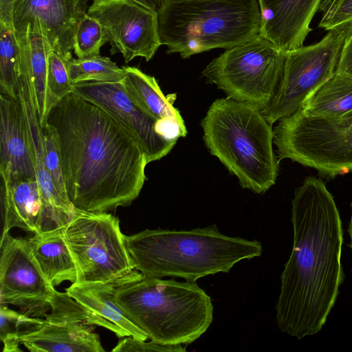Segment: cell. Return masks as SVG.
<instances>
[{
    "mask_svg": "<svg viewBox=\"0 0 352 352\" xmlns=\"http://www.w3.org/2000/svg\"><path fill=\"white\" fill-rule=\"evenodd\" d=\"M0 304L12 305L27 316L44 317L56 290L35 260L28 238L8 233L0 240Z\"/></svg>",
    "mask_w": 352,
    "mask_h": 352,
    "instance_id": "cell-12",
    "label": "cell"
},
{
    "mask_svg": "<svg viewBox=\"0 0 352 352\" xmlns=\"http://www.w3.org/2000/svg\"><path fill=\"white\" fill-rule=\"evenodd\" d=\"M0 338L3 344V352H21V338L36 330L43 319L27 316L21 311L9 309L0 304Z\"/></svg>",
    "mask_w": 352,
    "mask_h": 352,
    "instance_id": "cell-27",
    "label": "cell"
},
{
    "mask_svg": "<svg viewBox=\"0 0 352 352\" xmlns=\"http://www.w3.org/2000/svg\"><path fill=\"white\" fill-rule=\"evenodd\" d=\"M69 60L52 50L49 52L47 87L51 109L66 96L72 93L73 82L69 72Z\"/></svg>",
    "mask_w": 352,
    "mask_h": 352,
    "instance_id": "cell-29",
    "label": "cell"
},
{
    "mask_svg": "<svg viewBox=\"0 0 352 352\" xmlns=\"http://www.w3.org/2000/svg\"><path fill=\"white\" fill-rule=\"evenodd\" d=\"M348 232L350 236V243L348 245L349 247L352 250V204H351V215L348 228Z\"/></svg>",
    "mask_w": 352,
    "mask_h": 352,
    "instance_id": "cell-36",
    "label": "cell"
},
{
    "mask_svg": "<svg viewBox=\"0 0 352 352\" xmlns=\"http://www.w3.org/2000/svg\"><path fill=\"white\" fill-rule=\"evenodd\" d=\"M67 195L87 212L113 211L140 195L148 164L137 140L109 114L74 93L50 111Z\"/></svg>",
    "mask_w": 352,
    "mask_h": 352,
    "instance_id": "cell-1",
    "label": "cell"
},
{
    "mask_svg": "<svg viewBox=\"0 0 352 352\" xmlns=\"http://www.w3.org/2000/svg\"><path fill=\"white\" fill-rule=\"evenodd\" d=\"M1 236L13 228L34 234L42 231L43 204L36 180H1Z\"/></svg>",
    "mask_w": 352,
    "mask_h": 352,
    "instance_id": "cell-19",
    "label": "cell"
},
{
    "mask_svg": "<svg viewBox=\"0 0 352 352\" xmlns=\"http://www.w3.org/2000/svg\"><path fill=\"white\" fill-rule=\"evenodd\" d=\"M75 95L105 111L140 144L147 162L166 156L176 142H169L155 131L157 120L131 100L121 82H85L73 84Z\"/></svg>",
    "mask_w": 352,
    "mask_h": 352,
    "instance_id": "cell-14",
    "label": "cell"
},
{
    "mask_svg": "<svg viewBox=\"0 0 352 352\" xmlns=\"http://www.w3.org/2000/svg\"><path fill=\"white\" fill-rule=\"evenodd\" d=\"M300 109L309 117L327 120L338 119L352 111V76L335 73Z\"/></svg>",
    "mask_w": 352,
    "mask_h": 352,
    "instance_id": "cell-24",
    "label": "cell"
},
{
    "mask_svg": "<svg viewBox=\"0 0 352 352\" xmlns=\"http://www.w3.org/2000/svg\"><path fill=\"white\" fill-rule=\"evenodd\" d=\"M285 56V52L258 34L226 50L205 67L202 76L227 97L263 109L279 85Z\"/></svg>",
    "mask_w": 352,
    "mask_h": 352,
    "instance_id": "cell-8",
    "label": "cell"
},
{
    "mask_svg": "<svg viewBox=\"0 0 352 352\" xmlns=\"http://www.w3.org/2000/svg\"><path fill=\"white\" fill-rule=\"evenodd\" d=\"M87 14L105 30L111 55L120 53L126 63L149 61L162 45L157 13L133 0H93Z\"/></svg>",
    "mask_w": 352,
    "mask_h": 352,
    "instance_id": "cell-13",
    "label": "cell"
},
{
    "mask_svg": "<svg viewBox=\"0 0 352 352\" xmlns=\"http://www.w3.org/2000/svg\"><path fill=\"white\" fill-rule=\"evenodd\" d=\"M125 76L122 82L133 102L155 120L172 118L184 121L174 107L175 94L164 96L154 76L144 73L138 67H122Z\"/></svg>",
    "mask_w": 352,
    "mask_h": 352,
    "instance_id": "cell-23",
    "label": "cell"
},
{
    "mask_svg": "<svg viewBox=\"0 0 352 352\" xmlns=\"http://www.w3.org/2000/svg\"><path fill=\"white\" fill-rule=\"evenodd\" d=\"M0 175L6 182L36 180L19 100L3 94H0Z\"/></svg>",
    "mask_w": 352,
    "mask_h": 352,
    "instance_id": "cell-18",
    "label": "cell"
},
{
    "mask_svg": "<svg viewBox=\"0 0 352 352\" xmlns=\"http://www.w3.org/2000/svg\"><path fill=\"white\" fill-rule=\"evenodd\" d=\"M109 42L105 30L100 23L87 14L78 25L74 44L77 58L100 55V48Z\"/></svg>",
    "mask_w": 352,
    "mask_h": 352,
    "instance_id": "cell-28",
    "label": "cell"
},
{
    "mask_svg": "<svg viewBox=\"0 0 352 352\" xmlns=\"http://www.w3.org/2000/svg\"><path fill=\"white\" fill-rule=\"evenodd\" d=\"M115 281L72 283L65 292L102 318L120 328L126 336L146 341V333L136 326L113 300Z\"/></svg>",
    "mask_w": 352,
    "mask_h": 352,
    "instance_id": "cell-22",
    "label": "cell"
},
{
    "mask_svg": "<svg viewBox=\"0 0 352 352\" xmlns=\"http://www.w3.org/2000/svg\"><path fill=\"white\" fill-rule=\"evenodd\" d=\"M318 10L320 28L346 35L352 30V0H322Z\"/></svg>",
    "mask_w": 352,
    "mask_h": 352,
    "instance_id": "cell-31",
    "label": "cell"
},
{
    "mask_svg": "<svg viewBox=\"0 0 352 352\" xmlns=\"http://www.w3.org/2000/svg\"><path fill=\"white\" fill-rule=\"evenodd\" d=\"M15 35L19 49L20 67L34 87L38 120L43 126L52 109L47 87V58L50 47L38 28H28L22 32H15Z\"/></svg>",
    "mask_w": 352,
    "mask_h": 352,
    "instance_id": "cell-20",
    "label": "cell"
},
{
    "mask_svg": "<svg viewBox=\"0 0 352 352\" xmlns=\"http://www.w3.org/2000/svg\"><path fill=\"white\" fill-rule=\"evenodd\" d=\"M336 73L352 76V30L346 35Z\"/></svg>",
    "mask_w": 352,
    "mask_h": 352,
    "instance_id": "cell-33",
    "label": "cell"
},
{
    "mask_svg": "<svg viewBox=\"0 0 352 352\" xmlns=\"http://www.w3.org/2000/svg\"><path fill=\"white\" fill-rule=\"evenodd\" d=\"M186 346L182 345H162L153 341L146 342L135 339L131 336H126L120 339L116 346L112 349L113 352H181L186 351Z\"/></svg>",
    "mask_w": 352,
    "mask_h": 352,
    "instance_id": "cell-32",
    "label": "cell"
},
{
    "mask_svg": "<svg viewBox=\"0 0 352 352\" xmlns=\"http://www.w3.org/2000/svg\"><path fill=\"white\" fill-rule=\"evenodd\" d=\"M293 249L280 275L276 305L279 329L301 339L320 331L343 282V230L324 182L306 177L292 201Z\"/></svg>",
    "mask_w": 352,
    "mask_h": 352,
    "instance_id": "cell-2",
    "label": "cell"
},
{
    "mask_svg": "<svg viewBox=\"0 0 352 352\" xmlns=\"http://www.w3.org/2000/svg\"><path fill=\"white\" fill-rule=\"evenodd\" d=\"M113 300L151 341L187 345L213 320L211 298L196 281L146 276L135 269L115 280Z\"/></svg>",
    "mask_w": 352,
    "mask_h": 352,
    "instance_id": "cell-4",
    "label": "cell"
},
{
    "mask_svg": "<svg viewBox=\"0 0 352 352\" xmlns=\"http://www.w3.org/2000/svg\"><path fill=\"white\" fill-rule=\"evenodd\" d=\"M14 2V0H0V22L12 28Z\"/></svg>",
    "mask_w": 352,
    "mask_h": 352,
    "instance_id": "cell-34",
    "label": "cell"
},
{
    "mask_svg": "<svg viewBox=\"0 0 352 352\" xmlns=\"http://www.w3.org/2000/svg\"><path fill=\"white\" fill-rule=\"evenodd\" d=\"M73 84L85 82H121L125 72L109 58L100 55L72 58L68 61Z\"/></svg>",
    "mask_w": 352,
    "mask_h": 352,
    "instance_id": "cell-26",
    "label": "cell"
},
{
    "mask_svg": "<svg viewBox=\"0 0 352 352\" xmlns=\"http://www.w3.org/2000/svg\"><path fill=\"white\" fill-rule=\"evenodd\" d=\"M89 0H14L12 25L15 32L28 28L41 30L50 50L72 58L74 36L87 12Z\"/></svg>",
    "mask_w": 352,
    "mask_h": 352,
    "instance_id": "cell-15",
    "label": "cell"
},
{
    "mask_svg": "<svg viewBox=\"0 0 352 352\" xmlns=\"http://www.w3.org/2000/svg\"><path fill=\"white\" fill-rule=\"evenodd\" d=\"M20 76V57L13 28L0 22V91L17 100Z\"/></svg>",
    "mask_w": 352,
    "mask_h": 352,
    "instance_id": "cell-25",
    "label": "cell"
},
{
    "mask_svg": "<svg viewBox=\"0 0 352 352\" xmlns=\"http://www.w3.org/2000/svg\"><path fill=\"white\" fill-rule=\"evenodd\" d=\"M157 19L166 54L184 59L245 43L260 34L261 23L258 0H166Z\"/></svg>",
    "mask_w": 352,
    "mask_h": 352,
    "instance_id": "cell-6",
    "label": "cell"
},
{
    "mask_svg": "<svg viewBox=\"0 0 352 352\" xmlns=\"http://www.w3.org/2000/svg\"><path fill=\"white\" fill-rule=\"evenodd\" d=\"M27 238L35 260L52 286L65 281L76 283V268L65 242L63 227L35 233Z\"/></svg>",
    "mask_w": 352,
    "mask_h": 352,
    "instance_id": "cell-21",
    "label": "cell"
},
{
    "mask_svg": "<svg viewBox=\"0 0 352 352\" xmlns=\"http://www.w3.org/2000/svg\"><path fill=\"white\" fill-rule=\"evenodd\" d=\"M41 327L23 336L21 344L32 352H104L95 326L104 327L119 338L124 331L72 298L56 292Z\"/></svg>",
    "mask_w": 352,
    "mask_h": 352,
    "instance_id": "cell-11",
    "label": "cell"
},
{
    "mask_svg": "<svg viewBox=\"0 0 352 352\" xmlns=\"http://www.w3.org/2000/svg\"><path fill=\"white\" fill-rule=\"evenodd\" d=\"M260 35L280 50L297 49L311 31V22L322 0H258Z\"/></svg>",
    "mask_w": 352,
    "mask_h": 352,
    "instance_id": "cell-17",
    "label": "cell"
},
{
    "mask_svg": "<svg viewBox=\"0 0 352 352\" xmlns=\"http://www.w3.org/2000/svg\"><path fill=\"white\" fill-rule=\"evenodd\" d=\"M42 133L46 168L59 194L64 199L70 201L67 195L62 172L58 136L56 129L52 124L47 122L45 126H42Z\"/></svg>",
    "mask_w": 352,
    "mask_h": 352,
    "instance_id": "cell-30",
    "label": "cell"
},
{
    "mask_svg": "<svg viewBox=\"0 0 352 352\" xmlns=\"http://www.w3.org/2000/svg\"><path fill=\"white\" fill-rule=\"evenodd\" d=\"M273 133L279 161L289 159L329 179L352 171V111L327 120L300 109L280 120Z\"/></svg>",
    "mask_w": 352,
    "mask_h": 352,
    "instance_id": "cell-7",
    "label": "cell"
},
{
    "mask_svg": "<svg viewBox=\"0 0 352 352\" xmlns=\"http://www.w3.org/2000/svg\"><path fill=\"white\" fill-rule=\"evenodd\" d=\"M123 238L135 269L151 277L188 281L227 273L263 252L258 241L225 235L215 224L189 230L146 229Z\"/></svg>",
    "mask_w": 352,
    "mask_h": 352,
    "instance_id": "cell-3",
    "label": "cell"
},
{
    "mask_svg": "<svg viewBox=\"0 0 352 352\" xmlns=\"http://www.w3.org/2000/svg\"><path fill=\"white\" fill-rule=\"evenodd\" d=\"M148 9L158 13L166 0H133Z\"/></svg>",
    "mask_w": 352,
    "mask_h": 352,
    "instance_id": "cell-35",
    "label": "cell"
},
{
    "mask_svg": "<svg viewBox=\"0 0 352 352\" xmlns=\"http://www.w3.org/2000/svg\"><path fill=\"white\" fill-rule=\"evenodd\" d=\"M201 126L210 153L242 188L262 194L275 184L279 160L273 149V129L258 106L228 97L217 99Z\"/></svg>",
    "mask_w": 352,
    "mask_h": 352,
    "instance_id": "cell-5",
    "label": "cell"
},
{
    "mask_svg": "<svg viewBox=\"0 0 352 352\" xmlns=\"http://www.w3.org/2000/svg\"><path fill=\"white\" fill-rule=\"evenodd\" d=\"M346 34L329 31L319 41L285 52L276 94L262 113L273 124L300 109L336 73Z\"/></svg>",
    "mask_w": 352,
    "mask_h": 352,
    "instance_id": "cell-10",
    "label": "cell"
},
{
    "mask_svg": "<svg viewBox=\"0 0 352 352\" xmlns=\"http://www.w3.org/2000/svg\"><path fill=\"white\" fill-rule=\"evenodd\" d=\"M34 87L27 75L20 72L18 99L20 102L28 138L34 157L36 181L43 204L42 232L65 226L71 219L74 207L58 192L48 173L44 157L42 126L36 107Z\"/></svg>",
    "mask_w": 352,
    "mask_h": 352,
    "instance_id": "cell-16",
    "label": "cell"
},
{
    "mask_svg": "<svg viewBox=\"0 0 352 352\" xmlns=\"http://www.w3.org/2000/svg\"><path fill=\"white\" fill-rule=\"evenodd\" d=\"M63 228L76 268L74 283L113 282L135 270L118 217L74 208Z\"/></svg>",
    "mask_w": 352,
    "mask_h": 352,
    "instance_id": "cell-9",
    "label": "cell"
}]
</instances>
